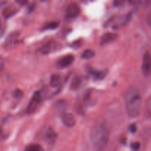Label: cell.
Instances as JSON below:
<instances>
[{"label":"cell","instance_id":"cell-1","mask_svg":"<svg viewBox=\"0 0 151 151\" xmlns=\"http://www.w3.org/2000/svg\"><path fill=\"white\" fill-rule=\"evenodd\" d=\"M124 103L127 114L131 117H137L139 115L142 109V98L137 88L131 87L124 94Z\"/></svg>","mask_w":151,"mask_h":151},{"label":"cell","instance_id":"cell-2","mask_svg":"<svg viewBox=\"0 0 151 151\" xmlns=\"http://www.w3.org/2000/svg\"><path fill=\"white\" fill-rule=\"evenodd\" d=\"M110 139V131L104 123L95 124L90 132V141L96 151H102L107 146Z\"/></svg>","mask_w":151,"mask_h":151},{"label":"cell","instance_id":"cell-3","mask_svg":"<svg viewBox=\"0 0 151 151\" xmlns=\"http://www.w3.org/2000/svg\"><path fill=\"white\" fill-rule=\"evenodd\" d=\"M40 98H41V95H40V93L38 91H35L32 94V97L29 100V104L27 106V112L28 114H32L35 113L40 103Z\"/></svg>","mask_w":151,"mask_h":151},{"label":"cell","instance_id":"cell-4","mask_svg":"<svg viewBox=\"0 0 151 151\" xmlns=\"http://www.w3.org/2000/svg\"><path fill=\"white\" fill-rule=\"evenodd\" d=\"M142 72L145 76H148L151 73V55L149 52H145L142 61Z\"/></svg>","mask_w":151,"mask_h":151},{"label":"cell","instance_id":"cell-5","mask_svg":"<svg viewBox=\"0 0 151 151\" xmlns=\"http://www.w3.org/2000/svg\"><path fill=\"white\" fill-rule=\"evenodd\" d=\"M81 13V8L79 5L75 3H71L69 4L66 10V17L67 19H74L76 18Z\"/></svg>","mask_w":151,"mask_h":151},{"label":"cell","instance_id":"cell-6","mask_svg":"<svg viewBox=\"0 0 151 151\" xmlns=\"http://www.w3.org/2000/svg\"><path fill=\"white\" fill-rule=\"evenodd\" d=\"M62 122L63 125L67 128H72L75 125L76 119L72 114L64 113L62 115Z\"/></svg>","mask_w":151,"mask_h":151},{"label":"cell","instance_id":"cell-7","mask_svg":"<svg viewBox=\"0 0 151 151\" xmlns=\"http://www.w3.org/2000/svg\"><path fill=\"white\" fill-rule=\"evenodd\" d=\"M74 60H75V58H74L73 55H67L61 58L58 61V66H60V68H66L70 66L74 62Z\"/></svg>","mask_w":151,"mask_h":151},{"label":"cell","instance_id":"cell-8","mask_svg":"<svg viewBox=\"0 0 151 151\" xmlns=\"http://www.w3.org/2000/svg\"><path fill=\"white\" fill-rule=\"evenodd\" d=\"M116 38V34L112 33V32H106L103 34L101 36L100 40V43L101 45H106L112 42Z\"/></svg>","mask_w":151,"mask_h":151},{"label":"cell","instance_id":"cell-9","mask_svg":"<svg viewBox=\"0 0 151 151\" xmlns=\"http://www.w3.org/2000/svg\"><path fill=\"white\" fill-rule=\"evenodd\" d=\"M57 139V134L52 128H48L45 134V140L49 144H52Z\"/></svg>","mask_w":151,"mask_h":151},{"label":"cell","instance_id":"cell-10","mask_svg":"<svg viewBox=\"0 0 151 151\" xmlns=\"http://www.w3.org/2000/svg\"><path fill=\"white\" fill-rule=\"evenodd\" d=\"M56 48V44L53 41H50V42L47 43V44L44 46V47H41L40 49L39 52L41 54L43 55H47L50 52H51L52 51L55 50Z\"/></svg>","mask_w":151,"mask_h":151},{"label":"cell","instance_id":"cell-11","mask_svg":"<svg viewBox=\"0 0 151 151\" xmlns=\"http://www.w3.org/2000/svg\"><path fill=\"white\" fill-rule=\"evenodd\" d=\"M68 103L66 100H60L56 102L54 105V108L59 113H63L66 111V109H67Z\"/></svg>","mask_w":151,"mask_h":151},{"label":"cell","instance_id":"cell-12","mask_svg":"<svg viewBox=\"0 0 151 151\" xmlns=\"http://www.w3.org/2000/svg\"><path fill=\"white\" fill-rule=\"evenodd\" d=\"M16 13V8L13 5H10L6 7L3 10L2 15L5 19H8V18L11 17L12 16Z\"/></svg>","mask_w":151,"mask_h":151},{"label":"cell","instance_id":"cell-13","mask_svg":"<svg viewBox=\"0 0 151 151\" xmlns=\"http://www.w3.org/2000/svg\"><path fill=\"white\" fill-rule=\"evenodd\" d=\"M60 81H61V78H60V75L58 74H55V75H52L51 78H50V85L52 87H57L60 84Z\"/></svg>","mask_w":151,"mask_h":151},{"label":"cell","instance_id":"cell-14","mask_svg":"<svg viewBox=\"0 0 151 151\" xmlns=\"http://www.w3.org/2000/svg\"><path fill=\"white\" fill-rule=\"evenodd\" d=\"M81 84V78L80 77H75L71 83V88L72 90H77L79 88Z\"/></svg>","mask_w":151,"mask_h":151},{"label":"cell","instance_id":"cell-15","mask_svg":"<svg viewBox=\"0 0 151 151\" xmlns=\"http://www.w3.org/2000/svg\"><path fill=\"white\" fill-rule=\"evenodd\" d=\"M24 151H43L42 147L38 144H30L27 145Z\"/></svg>","mask_w":151,"mask_h":151},{"label":"cell","instance_id":"cell-16","mask_svg":"<svg viewBox=\"0 0 151 151\" xmlns=\"http://www.w3.org/2000/svg\"><path fill=\"white\" fill-rule=\"evenodd\" d=\"M94 56V52L91 50H86L83 52L82 55V58L83 59H90Z\"/></svg>","mask_w":151,"mask_h":151},{"label":"cell","instance_id":"cell-17","mask_svg":"<svg viewBox=\"0 0 151 151\" xmlns=\"http://www.w3.org/2000/svg\"><path fill=\"white\" fill-rule=\"evenodd\" d=\"M92 74H94V77L97 78H98V79H103V78H104L106 75V72H104V71L94 72V73H92Z\"/></svg>","mask_w":151,"mask_h":151},{"label":"cell","instance_id":"cell-18","mask_svg":"<svg viewBox=\"0 0 151 151\" xmlns=\"http://www.w3.org/2000/svg\"><path fill=\"white\" fill-rule=\"evenodd\" d=\"M58 27V22H51V23L48 24L45 27V29H53L57 28Z\"/></svg>","mask_w":151,"mask_h":151},{"label":"cell","instance_id":"cell-19","mask_svg":"<svg viewBox=\"0 0 151 151\" xmlns=\"http://www.w3.org/2000/svg\"><path fill=\"white\" fill-rule=\"evenodd\" d=\"M131 148L134 151H138L140 149V143L135 142L131 144Z\"/></svg>","mask_w":151,"mask_h":151},{"label":"cell","instance_id":"cell-20","mask_svg":"<svg viewBox=\"0 0 151 151\" xmlns=\"http://www.w3.org/2000/svg\"><path fill=\"white\" fill-rule=\"evenodd\" d=\"M147 110L148 113L151 115V97L147 101Z\"/></svg>","mask_w":151,"mask_h":151},{"label":"cell","instance_id":"cell-21","mask_svg":"<svg viewBox=\"0 0 151 151\" xmlns=\"http://www.w3.org/2000/svg\"><path fill=\"white\" fill-rule=\"evenodd\" d=\"M129 131L132 133L136 132V131H137V125L135 124H131L129 126Z\"/></svg>","mask_w":151,"mask_h":151},{"label":"cell","instance_id":"cell-22","mask_svg":"<svg viewBox=\"0 0 151 151\" xmlns=\"http://www.w3.org/2000/svg\"><path fill=\"white\" fill-rule=\"evenodd\" d=\"M3 68H4V60L1 57H0V72L2 71Z\"/></svg>","mask_w":151,"mask_h":151},{"label":"cell","instance_id":"cell-23","mask_svg":"<svg viewBox=\"0 0 151 151\" xmlns=\"http://www.w3.org/2000/svg\"><path fill=\"white\" fill-rule=\"evenodd\" d=\"M147 24H148L149 26H150L151 27V12H150V13H149V14L147 15Z\"/></svg>","mask_w":151,"mask_h":151},{"label":"cell","instance_id":"cell-24","mask_svg":"<svg viewBox=\"0 0 151 151\" xmlns=\"http://www.w3.org/2000/svg\"><path fill=\"white\" fill-rule=\"evenodd\" d=\"M1 127H0V133H1Z\"/></svg>","mask_w":151,"mask_h":151}]
</instances>
